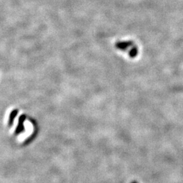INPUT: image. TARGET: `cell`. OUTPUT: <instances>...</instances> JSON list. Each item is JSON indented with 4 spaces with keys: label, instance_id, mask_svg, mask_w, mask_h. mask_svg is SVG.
Here are the masks:
<instances>
[{
    "label": "cell",
    "instance_id": "cell-1",
    "mask_svg": "<svg viewBox=\"0 0 183 183\" xmlns=\"http://www.w3.org/2000/svg\"><path fill=\"white\" fill-rule=\"evenodd\" d=\"M26 118L27 117L25 115H20V118H19L18 125H17L16 129L15 130V134H20L21 132H23L24 131L25 127L24 125H23V123H24L25 120H26Z\"/></svg>",
    "mask_w": 183,
    "mask_h": 183
},
{
    "label": "cell",
    "instance_id": "cell-2",
    "mask_svg": "<svg viewBox=\"0 0 183 183\" xmlns=\"http://www.w3.org/2000/svg\"><path fill=\"white\" fill-rule=\"evenodd\" d=\"M18 111L17 109H14L11 112V113L10 114V117H9V120H8V126L9 127H11L12 124H13V122H14V119H15V118L17 115V114H18Z\"/></svg>",
    "mask_w": 183,
    "mask_h": 183
},
{
    "label": "cell",
    "instance_id": "cell-3",
    "mask_svg": "<svg viewBox=\"0 0 183 183\" xmlns=\"http://www.w3.org/2000/svg\"><path fill=\"white\" fill-rule=\"evenodd\" d=\"M131 183H138V182H136V181H133V182H132Z\"/></svg>",
    "mask_w": 183,
    "mask_h": 183
}]
</instances>
